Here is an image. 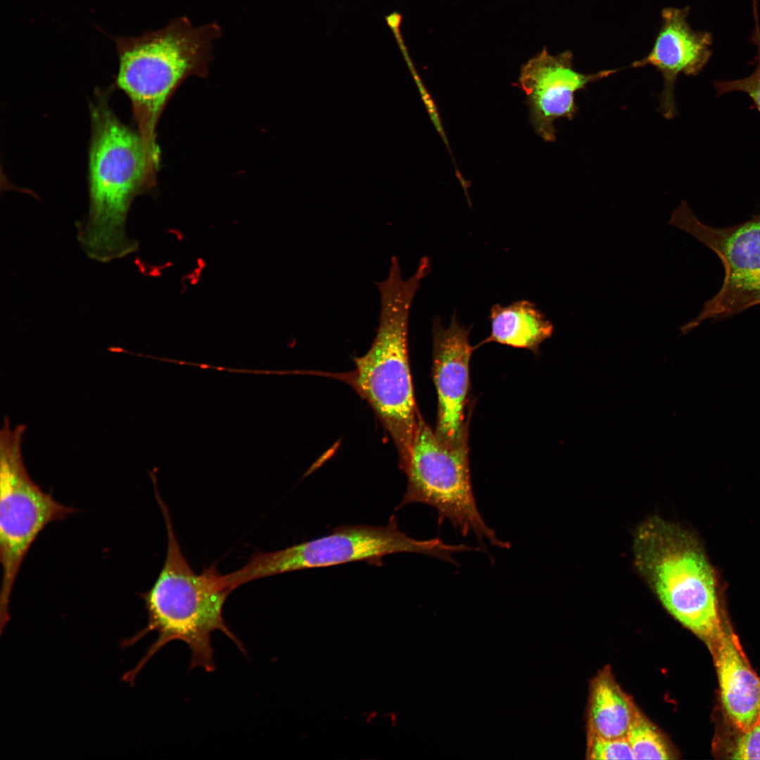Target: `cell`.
I'll return each mask as SVG.
<instances>
[{
  "instance_id": "9",
  "label": "cell",
  "mask_w": 760,
  "mask_h": 760,
  "mask_svg": "<svg viewBox=\"0 0 760 760\" xmlns=\"http://www.w3.org/2000/svg\"><path fill=\"white\" fill-rule=\"evenodd\" d=\"M669 223L711 249L724 269L720 290L695 319L679 328L683 334L707 319L723 320L760 305V213L740 224L718 228L702 222L682 201Z\"/></svg>"
},
{
  "instance_id": "12",
  "label": "cell",
  "mask_w": 760,
  "mask_h": 760,
  "mask_svg": "<svg viewBox=\"0 0 760 760\" xmlns=\"http://www.w3.org/2000/svg\"><path fill=\"white\" fill-rule=\"evenodd\" d=\"M690 7L662 10V23L650 53L634 61L633 68L651 65L662 75L664 87L659 96V112L666 119L677 114L674 89L680 74L698 75L711 54L713 39L705 31L694 30L688 21Z\"/></svg>"
},
{
  "instance_id": "11",
  "label": "cell",
  "mask_w": 760,
  "mask_h": 760,
  "mask_svg": "<svg viewBox=\"0 0 760 760\" xmlns=\"http://www.w3.org/2000/svg\"><path fill=\"white\" fill-rule=\"evenodd\" d=\"M573 61L570 51L553 56L544 49L521 68L519 84L526 94L530 122L537 134L546 141L556 140L554 122L557 119L575 117L577 91L620 70L583 73L575 70Z\"/></svg>"
},
{
  "instance_id": "17",
  "label": "cell",
  "mask_w": 760,
  "mask_h": 760,
  "mask_svg": "<svg viewBox=\"0 0 760 760\" xmlns=\"http://www.w3.org/2000/svg\"><path fill=\"white\" fill-rule=\"evenodd\" d=\"M752 13L754 27L750 37L757 51L756 67L747 77L732 80H716L714 82L716 95L722 96L733 91H740L747 94L752 101L755 108L760 113V20L759 15L758 0H752Z\"/></svg>"
},
{
  "instance_id": "7",
  "label": "cell",
  "mask_w": 760,
  "mask_h": 760,
  "mask_svg": "<svg viewBox=\"0 0 760 760\" xmlns=\"http://www.w3.org/2000/svg\"><path fill=\"white\" fill-rule=\"evenodd\" d=\"M407 478V490L395 509L412 503L434 508L438 524L448 520L463 536L473 533L481 543L508 549L479 510L472 488L468 445L450 448L443 445L419 413L409 458L401 468Z\"/></svg>"
},
{
  "instance_id": "4",
  "label": "cell",
  "mask_w": 760,
  "mask_h": 760,
  "mask_svg": "<svg viewBox=\"0 0 760 760\" xmlns=\"http://www.w3.org/2000/svg\"><path fill=\"white\" fill-rule=\"evenodd\" d=\"M216 23L195 27L186 17L139 37H113L120 68L116 84L130 99L138 133L151 160L159 165L156 129L168 99L192 75L208 74Z\"/></svg>"
},
{
  "instance_id": "13",
  "label": "cell",
  "mask_w": 760,
  "mask_h": 760,
  "mask_svg": "<svg viewBox=\"0 0 760 760\" xmlns=\"http://www.w3.org/2000/svg\"><path fill=\"white\" fill-rule=\"evenodd\" d=\"M709 647L714 655L726 716L739 732H745L760 711V678L751 668L737 637L726 626Z\"/></svg>"
},
{
  "instance_id": "1",
  "label": "cell",
  "mask_w": 760,
  "mask_h": 760,
  "mask_svg": "<svg viewBox=\"0 0 760 760\" xmlns=\"http://www.w3.org/2000/svg\"><path fill=\"white\" fill-rule=\"evenodd\" d=\"M89 209L79 223L77 238L91 259L108 262L137 251L126 233L134 198L155 186L158 167L151 162L142 139L113 112L105 94L91 106Z\"/></svg>"
},
{
  "instance_id": "15",
  "label": "cell",
  "mask_w": 760,
  "mask_h": 760,
  "mask_svg": "<svg viewBox=\"0 0 760 760\" xmlns=\"http://www.w3.org/2000/svg\"><path fill=\"white\" fill-rule=\"evenodd\" d=\"M490 334L481 345L495 342L539 353L541 343L550 338L554 327L535 303L527 300L507 305L496 303L490 310Z\"/></svg>"
},
{
  "instance_id": "16",
  "label": "cell",
  "mask_w": 760,
  "mask_h": 760,
  "mask_svg": "<svg viewBox=\"0 0 760 760\" xmlns=\"http://www.w3.org/2000/svg\"><path fill=\"white\" fill-rule=\"evenodd\" d=\"M635 759H671L673 754L664 737L641 712L627 735Z\"/></svg>"
},
{
  "instance_id": "2",
  "label": "cell",
  "mask_w": 760,
  "mask_h": 760,
  "mask_svg": "<svg viewBox=\"0 0 760 760\" xmlns=\"http://www.w3.org/2000/svg\"><path fill=\"white\" fill-rule=\"evenodd\" d=\"M154 487L167 528V555L153 585L141 594L148 614L147 626L122 642V647L134 644L151 631H156L158 638L137 666L123 676L122 680L129 683H134L147 661L172 640H181L189 648V670L202 667L207 672L215 671L211 635L217 631L225 634L243 654L246 653L242 642L223 618L224 604L232 591L224 575L219 573L215 564L199 574L194 571L182 552L168 508L157 485Z\"/></svg>"
},
{
  "instance_id": "19",
  "label": "cell",
  "mask_w": 760,
  "mask_h": 760,
  "mask_svg": "<svg viewBox=\"0 0 760 760\" xmlns=\"http://www.w3.org/2000/svg\"><path fill=\"white\" fill-rule=\"evenodd\" d=\"M733 759H760V711L754 724L740 732L729 752Z\"/></svg>"
},
{
  "instance_id": "8",
  "label": "cell",
  "mask_w": 760,
  "mask_h": 760,
  "mask_svg": "<svg viewBox=\"0 0 760 760\" xmlns=\"http://www.w3.org/2000/svg\"><path fill=\"white\" fill-rule=\"evenodd\" d=\"M25 426L13 428L4 418L0 432V594L1 630L9 619L8 604L24 558L39 533L49 523L76 509L44 492L30 478L22 455Z\"/></svg>"
},
{
  "instance_id": "10",
  "label": "cell",
  "mask_w": 760,
  "mask_h": 760,
  "mask_svg": "<svg viewBox=\"0 0 760 760\" xmlns=\"http://www.w3.org/2000/svg\"><path fill=\"white\" fill-rule=\"evenodd\" d=\"M470 328L462 326L452 315L444 328L433 321V379L438 398L435 433L450 448L468 445L466 410L470 386L469 363L476 348L469 340Z\"/></svg>"
},
{
  "instance_id": "18",
  "label": "cell",
  "mask_w": 760,
  "mask_h": 760,
  "mask_svg": "<svg viewBox=\"0 0 760 760\" xmlns=\"http://www.w3.org/2000/svg\"><path fill=\"white\" fill-rule=\"evenodd\" d=\"M587 737L588 759H635L627 738H603L595 736Z\"/></svg>"
},
{
  "instance_id": "14",
  "label": "cell",
  "mask_w": 760,
  "mask_h": 760,
  "mask_svg": "<svg viewBox=\"0 0 760 760\" xmlns=\"http://www.w3.org/2000/svg\"><path fill=\"white\" fill-rule=\"evenodd\" d=\"M640 711L617 683L607 666L598 672L590 685L587 736L626 738Z\"/></svg>"
},
{
  "instance_id": "6",
  "label": "cell",
  "mask_w": 760,
  "mask_h": 760,
  "mask_svg": "<svg viewBox=\"0 0 760 760\" xmlns=\"http://www.w3.org/2000/svg\"><path fill=\"white\" fill-rule=\"evenodd\" d=\"M470 550L468 545H450L438 538H412L398 528L395 516L392 515L386 526H342L329 535L281 550L257 552L226 577L234 590L258 578L302 569L357 561L379 566L386 555L400 552L426 555L456 564L452 555Z\"/></svg>"
},
{
  "instance_id": "5",
  "label": "cell",
  "mask_w": 760,
  "mask_h": 760,
  "mask_svg": "<svg viewBox=\"0 0 760 760\" xmlns=\"http://www.w3.org/2000/svg\"><path fill=\"white\" fill-rule=\"evenodd\" d=\"M637 572L668 612L710 645L720 635L718 583L697 540L658 516L636 528L633 541Z\"/></svg>"
},
{
  "instance_id": "3",
  "label": "cell",
  "mask_w": 760,
  "mask_h": 760,
  "mask_svg": "<svg viewBox=\"0 0 760 760\" xmlns=\"http://www.w3.org/2000/svg\"><path fill=\"white\" fill-rule=\"evenodd\" d=\"M430 270L429 258L423 257L405 279L398 258H391L386 277L376 283L381 300L376 334L369 350L355 359L353 376L354 387L394 441L400 469L408 460L419 415L408 357L409 317L421 281Z\"/></svg>"
}]
</instances>
